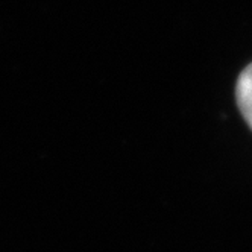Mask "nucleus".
I'll use <instances>...</instances> for the list:
<instances>
[{
    "label": "nucleus",
    "instance_id": "f257e3e1",
    "mask_svg": "<svg viewBox=\"0 0 252 252\" xmlns=\"http://www.w3.org/2000/svg\"><path fill=\"white\" fill-rule=\"evenodd\" d=\"M236 102L242 117L252 131V63L248 64L237 78Z\"/></svg>",
    "mask_w": 252,
    "mask_h": 252
}]
</instances>
